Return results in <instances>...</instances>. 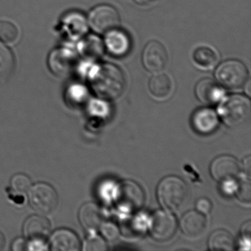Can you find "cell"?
Listing matches in <instances>:
<instances>
[{"mask_svg":"<svg viewBox=\"0 0 251 251\" xmlns=\"http://www.w3.org/2000/svg\"><path fill=\"white\" fill-rule=\"evenodd\" d=\"M75 55L67 50H55L50 56V70L56 75L64 77L71 74L77 65Z\"/></svg>","mask_w":251,"mask_h":251,"instance_id":"11","label":"cell"},{"mask_svg":"<svg viewBox=\"0 0 251 251\" xmlns=\"http://www.w3.org/2000/svg\"><path fill=\"white\" fill-rule=\"evenodd\" d=\"M238 199L242 202L250 203L251 202V185L249 180L245 181L242 180L240 183H237V189L236 192Z\"/></svg>","mask_w":251,"mask_h":251,"instance_id":"29","label":"cell"},{"mask_svg":"<svg viewBox=\"0 0 251 251\" xmlns=\"http://www.w3.org/2000/svg\"><path fill=\"white\" fill-rule=\"evenodd\" d=\"M187 192V186L182 179L176 176H169L158 184L157 196L164 209L177 211L184 204Z\"/></svg>","mask_w":251,"mask_h":251,"instance_id":"3","label":"cell"},{"mask_svg":"<svg viewBox=\"0 0 251 251\" xmlns=\"http://www.w3.org/2000/svg\"><path fill=\"white\" fill-rule=\"evenodd\" d=\"M5 239L4 235L0 232V251H2L5 248Z\"/></svg>","mask_w":251,"mask_h":251,"instance_id":"33","label":"cell"},{"mask_svg":"<svg viewBox=\"0 0 251 251\" xmlns=\"http://www.w3.org/2000/svg\"><path fill=\"white\" fill-rule=\"evenodd\" d=\"M241 167L239 161L230 155L217 157L211 163L210 172L211 176L217 181L233 180L239 176Z\"/></svg>","mask_w":251,"mask_h":251,"instance_id":"10","label":"cell"},{"mask_svg":"<svg viewBox=\"0 0 251 251\" xmlns=\"http://www.w3.org/2000/svg\"><path fill=\"white\" fill-rule=\"evenodd\" d=\"M85 251H105L108 250L106 242L98 235L92 234L85 241Z\"/></svg>","mask_w":251,"mask_h":251,"instance_id":"27","label":"cell"},{"mask_svg":"<svg viewBox=\"0 0 251 251\" xmlns=\"http://www.w3.org/2000/svg\"><path fill=\"white\" fill-rule=\"evenodd\" d=\"M79 221L83 228L94 231L99 228L102 223V215L100 208L93 202H87L79 210Z\"/></svg>","mask_w":251,"mask_h":251,"instance_id":"17","label":"cell"},{"mask_svg":"<svg viewBox=\"0 0 251 251\" xmlns=\"http://www.w3.org/2000/svg\"><path fill=\"white\" fill-rule=\"evenodd\" d=\"M50 242L51 251H78L80 249L78 236L69 229H59L54 232Z\"/></svg>","mask_w":251,"mask_h":251,"instance_id":"14","label":"cell"},{"mask_svg":"<svg viewBox=\"0 0 251 251\" xmlns=\"http://www.w3.org/2000/svg\"><path fill=\"white\" fill-rule=\"evenodd\" d=\"M195 95L202 103L214 104L222 100L224 92L214 80L202 79L195 87Z\"/></svg>","mask_w":251,"mask_h":251,"instance_id":"16","label":"cell"},{"mask_svg":"<svg viewBox=\"0 0 251 251\" xmlns=\"http://www.w3.org/2000/svg\"><path fill=\"white\" fill-rule=\"evenodd\" d=\"M27 194L30 205L41 214H50L58 206V194L55 189L48 183H36L31 186Z\"/></svg>","mask_w":251,"mask_h":251,"instance_id":"6","label":"cell"},{"mask_svg":"<svg viewBox=\"0 0 251 251\" xmlns=\"http://www.w3.org/2000/svg\"><path fill=\"white\" fill-rule=\"evenodd\" d=\"M195 206H196L197 211L203 215L209 214L212 209V204H211V201L207 198H202L198 200Z\"/></svg>","mask_w":251,"mask_h":251,"instance_id":"30","label":"cell"},{"mask_svg":"<svg viewBox=\"0 0 251 251\" xmlns=\"http://www.w3.org/2000/svg\"><path fill=\"white\" fill-rule=\"evenodd\" d=\"M15 60L11 51L0 42V82L6 81L12 75Z\"/></svg>","mask_w":251,"mask_h":251,"instance_id":"21","label":"cell"},{"mask_svg":"<svg viewBox=\"0 0 251 251\" xmlns=\"http://www.w3.org/2000/svg\"><path fill=\"white\" fill-rule=\"evenodd\" d=\"M180 228L186 237L190 239L198 238L206 228V220L203 214L198 211H189L180 220Z\"/></svg>","mask_w":251,"mask_h":251,"instance_id":"15","label":"cell"},{"mask_svg":"<svg viewBox=\"0 0 251 251\" xmlns=\"http://www.w3.org/2000/svg\"><path fill=\"white\" fill-rule=\"evenodd\" d=\"M105 44L108 50L115 56L126 55L130 48V41L127 35L117 28L106 33Z\"/></svg>","mask_w":251,"mask_h":251,"instance_id":"18","label":"cell"},{"mask_svg":"<svg viewBox=\"0 0 251 251\" xmlns=\"http://www.w3.org/2000/svg\"><path fill=\"white\" fill-rule=\"evenodd\" d=\"M90 83L95 93L105 100L117 99L126 89V78L123 72L110 64L94 67L91 72Z\"/></svg>","mask_w":251,"mask_h":251,"instance_id":"1","label":"cell"},{"mask_svg":"<svg viewBox=\"0 0 251 251\" xmlns=\"http://www.w3.org/2000/svg\"><path fill=\"white\" fill-rule=\"evenodd\" d=\"M80 51L83 56L89 59H98L103 53L104 45L100 38L89 36L82 42Z\"/></svg>","mask_w":251,"mask_h":251,"instance_id":"23","label":"cell"},{"mask_svg":"<svg viewBox=\"0 0 251 251\" xmlns=\"http://www.w3.org/2000/svg\"><path fill=\"white\" fill-rule=\"evenodd\" d=\"M89 23L94 31L107 33L118 28L120 25V14L115 8L110 5H99L91 11Z\"/></svg>","mask_w":251,"mask_h":251,"instance_id":"8","label":"cell"},{"mask_svg":"<svg viewBox=\"0 0 251 251\" xmlns=\"http://www.w3.org/2000/svg\"><path fill=\"white\" fill-rule=\"evenodd\" d=\"M193 61L198 67L204 70L213 68L218 61L216 52L208 47H200L193 53Z\"/></svg>","mask_w":251,"mask_h":251,"instance_id":"22","label":"cell"},{"mask_svg":"<svg viewBox=\"0 0 251 251\" xmlns=\"http://www.w3.org/2000/svg\"><path fill=\"white\" fill-rule=\"evenodd\" d=\"M219 123L218 116L214 110L210 108L198 109L192 116V126L200 134H211L217 130Z\"/></svg>","mask_w":251,"mask_h":251,"instance_id":"13","label":"cell"},{"mask_svg":"<svg viewBox=\"0 0 251 251\" xmlns=\"http://www.w3.org/2000/svg\"><path fill=\"white\" fill-rule=\"evenodd\" d=\"M51 224L46 217L33 215L23 225V233L30 241H45L50 234Z\"/></svg>","mask_w":251,"mask_h":251,"instance_id":"12","label":"cell"},{"mask_svg":"<svg viewBox=\"0 0 251 251\" xmlns=\"http://www.w3.org/2000/svg\"><path fill=\"white\" fill-rule=\"evenodd\" d=\"M31 186V180L24 174L15 175L10 182V187L16 195H24L28 193Z\"/></svg>","mask_w":251,"mask_h":251,"instance_id":"26","label":"cell"},{"mask_svg":"<svg viewBox=\"0 0 251 251\" xmlns=\"http://www.w3.org/2000/svg\"><path fill=\"white\" fill-rule=\"evenodd\" d=\"M234 246V239L227 230H216L208 240V248L211 251H233Z\"/></svg>","mask_w":251,"mask_h":251,"instance_id":"20","label":"cell"},{"mask_svg":"<svg viewBox=\"0 0 251 251\" xmlns=\"http://www.w3.org/2000/svg\"><path fill=\"white\" fill-rule=\"evenodd\" d=\"M220 183H221L222 192L226 195H231L236 192L238 183L236 181V179L225 180Z\"/></svg>","mask_w":251,"mask_h":251,"instance_id":"31","label":"cell"},{"mask_svg":"<svg viewBox=\"0 0 251 251\" xmlns=\"http://www.w3.org/2000/svg\"><path fill=\"white\" fill-rule=\"evenodd\" d=\"M100 232L103 237L108 241H114L120 236V229L111 222L102 223L100 226Z\"/></svg>","mask_w":251,"mask_h":251,"instance_id":"28","label":"cell"},{"mask_svg":"<svg viewBox=\"0 0 251 251\" xmlns=\"http://www.w3.org/2000/svg\"><path fill=\"white\" fill-rule=\"evenodd\" d=\"M27 240L23 238H18L13 242L11 250L14 251H26L27 250Z\"/></svg>","mask_w":251,"mask_h":251,"instance_id":"32","label":"cell"},{"mask_svg":"<svg viewBox=\"0 0 251 251\" xmlns=\"http://www.w3.org/2000/svg\"><path fill=\"white\" fill-rule=\"evenodd\" d=\"M142 62L146 70L151 73H161L168 64L167 50L159 42H149L142 53Z\"/></svg>","mask_w":251,"mask_h":251,"instance_id":"9","label":"cell"},{"mask_svg":"<svg viewBox=\"0 0 251 251\" xmlns=\"http://www.w3.org/2000/svg\"><path fill=\"white\" fill-rule=\"evenodd\" d=\"M217 112L226 126L230 127H239L249 119L251 101L242 95H230L222 100Z\"/></svg>","mask_w":251,"mask_h":251,"instance_id":"2","label":"cell"},{"mask_svg":"<svg viewBox=\"0 0 251 251\" xmlns=\"http://www.w3.org/2000/svg\"><path fill=\"white\" fill-rule=\"evenodd\" d=\"M149 89L151 95L158 100L168 98L173 90L171 79L164 73H155L149 82Z\"/></svg>","mask_w":251,"mask_h":251,"instance_id":"19","label":"cell"},{"mask_svg":"<svg viewBox=\"0 0 251 251\" xmlns=\"http://www.w3.org/2000/svg\"><path fill=\"white\" fill-rule=\"evenodd\" d=\"M215 77L219 83L226 89L237 90L246 85L248 69L240 61L229 60L217 67Z\"/></svg>","mask_w":251,"mask_h":251,"instance_id":"5","label":"cell"},{"mask_svg":"<svg viewBox=\"0 0 251 251\" xmlns=\"http://www.w3.org/2000/svg\"><path fill=\"white\" fill-rule=\"evenodd\" d=\"M136 1L140 4H145L147 3V2H149L151 0H136Z\"/></svg>","mask_w":251,"mask_h":251,"instance_id":"34","label":"cell"},{"mask_svg":"<svg viewBox=\"0 0 251 251\" xmlns=\"http://www.w3.org/2000/svg\"><path fill=\"white\" fill-rule=\"evenodd\" d=\"M20 30L14 23L6 20L0 22V39L8 44H13L18 40Z\"/></svg>","mask_w":251,"mask_h":251,"instance_id":"24","label":"cell"},{"mask_svg":"<svg viewBox=\"0 0 251 251\" xmlns=\"http://www.w3.org/2000/svg\"><path fill=\"white\" fill-rule=\"evenodd\" d=\"M113 198L120 210L129 213L139 211L145 201L143 189L132 180H125L119 183L114 189Z\"/></svg>","mask_w":251,"mask_h":251,"instance_id":"4","label":"cell"},{"mask_svg":"<svg viewBox=\"0 0 251 251\" xmlns=\"http://www.w3.org/2000/svg\"><path fill=\"white\" fill-rule=\"evenodd\" d=\"M148 224V220L143 218L141 216L138 218H133L132 220H127L125 222V224L122 226L121 231L123 234L127 236H135L140 234L141 232L144 230Z\"/></svg>","mask_w":251,"mask_h":251,"instance_id":"25","label":"cell"},{"mask_svg":"<svg viewBox=\"0 0 251 251\" xmlns=\"http://www.w3.org/2000/svg\"><path fill=\"white\" fill-rule=\"evenodd\" d=\"M148 228L151 236L159 242L170 240L176 234L177 222L168 211H158L148 220Z\"/></svg>","mask_w":251,"mask_h":251,"instance_id":"7","label":"cell"}]
</instances>
